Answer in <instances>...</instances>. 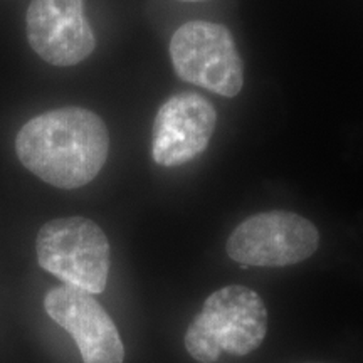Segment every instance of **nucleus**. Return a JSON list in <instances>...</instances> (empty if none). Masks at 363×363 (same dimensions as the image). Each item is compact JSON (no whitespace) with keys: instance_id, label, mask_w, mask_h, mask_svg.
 <instances>
[{"instance_id":"obj_9","label":"nucleus","mask_w":363,"mask_h":363,"mask_svg":"<svg viewBox=\"0 0 363 363\" xmlns=\"http://www.w3.org/2000/svg\"><path fill=\"white\" fill-rule=\"evenodd\" d=\"M182 2H201V0H182Z\"/></svg>"},{"instance_id":"obj_2","label":"nucleus","mask_w":363,"mask_h":363,"mask_svg":"<svg viewBox=\"0 0 363 363\" xmlns=\"http://www.w3.org/2000/svg\"><path fill=\"white\" fill-rule=\"evenodd\" d=\"M267 333V310L251 288L230 284L203 303L185 333V348L194 360L214 363L220 353L246 357L259 348Z\"/></svg>"},{"instance_id":"obj_1","label":"nucleus","mask_w":363,"mask_h":363,"mask_svg":"<svg viewBox=\"0 0 363 363\" xmlns=\"http://www.w3.org/2000/svg\"><path fill=\"white\" fill-rule=\"evenodd\" d=\"M27 170L57 189H78L98 177L110 153V133L96 113L79 106L33 118L16 136Z\"/></svg>"},{"instance_id":"obj_6","label":"nucleus","mask_w":363,"mask_h":363,"mask_svg":"<svg viewBox=\"0 0 363 363\" xmlns=\"http://www.w3.org/2000/svg\"><path fill=\"white\" fill-rule=\"evenodd\" d=\"M217 126V111L201 94L177 93L158 108L152 128V158L162 167L192 162L208 147Z\"/></svg>"},{"instance_id":"obj_4","label":"nucleus","mask_w":363,"mask_h":363,"mask_svg":"<svg viewBox=\"0 0 363 363\" xmlns=\"http://www.w3.org/2000/svg\"><path fill=\"white\" fill-rule=\"evenodd\" d=\"M170 59L182 81L224 98L238 96L244 86V65L233 33L219 22L180 26L170 39Z\"/></svg>"},{"instance_id":"obj_7","label":"nucleus","mask_w":363,"mask_h":363,"mask_svg":"<svg viewBox=\"0 0 363 363\" xmlns=\"http://www.w3.org/2000/svg\"><path fill=\"white\" fill-rule=\"evenodd\" d=\"M26 29L30 48L52 66L79 65L96 48L84 0H30Z\"/></svg>"},{"instance_id":"obj_5","label":"nucleus","mask_w":363,"mask_h":363,"mask_svg":"<svg viewBox=\"0 0 363 363\" xmlns=\"http://www.w3.org/2000/svg\"><path fill=\"white\" fill-rule=\"evenodd\" d=\"M316 225L294 212L271 211L254 214L235 227L225 251L239 264L284 267L308 259L316 252Z\"/></svg>"},{"instance_id":"obj_8","label":"nucleus","mask_w":363,"mask_h":363,"mask_svg":"<svg viewBox=\"0 0 363 363\" xmlns=\"http://www.w3.org/2000/svg\"><path fill=\"white\" fill-rule=\"evenodd\" d=\"M44 310L74 338L83 363H123L120 331L93 294L67 284L57 286L44 296Z\"/></svg>"},{"instance_id":"obj_3","label":"nucleus","mask_w":363,"mask_h":363,"mask_svg":"<svg viewBox=\"0 0 363 363\" xmlns=\"http://www.w3.org/2000/svg\"><path fill=\"white\" fill-rule=\"evenodd\" d=\"M39 266L67 286L99 294L110 274V242L96 222L61 217L45 222L35 239Z\"/></svg>"}]
</instances>
